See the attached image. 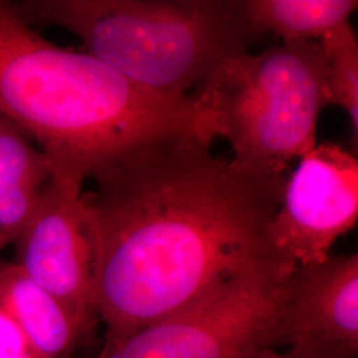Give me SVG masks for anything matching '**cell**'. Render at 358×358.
<instances>
[{
  "label": "cell",
  "instance_id": "1",
  "mask_svg": "<svg viewBox=\"0 0 358 358\" xmlns=\"http://www.w3.org/2000/svg\"><path fill=\"white\" fill-rule=\"evenodd\" d=\"M81 192L105 343L162 320L273 262L268 224L285 176L243 171L192 136L150 142L100 169Z\"/></svg>",
  "mask_w": 358,
  "mask_h": 358
},
{
  "label": "cell",
  "instance_id": "2",
  "mask_svg": "<svg viewBox=\"0 0 358 358\" xmlns=\"http://www.w3.org/2000/svg\"><path fill=\"white\" fill-rule=\"evenodd\" d=\"M0 115L50 158L52 179L76 192L140 146L199 140L192 97L155 94L85 52L53 44L8 1H0Z\"/></svg>",
  "mask_w": 358,
  "mask_h": 358
},
{
  "label": "cell",
  "instance_id": "3",
  "mask_svg": "<svg viewBox=\"0 0 358 358\" xmlns=\"http://www.w3.org/2000/svg\"><path fill=\"white\" fill-rule=\"evenodd\" d=\"M28 23L57 26L84 52L145 90L187 99L255 40L242 0H24Z\"/></svg>",
  "mask_w": 358,
  "mask_h": 358
},
{
  "label": "cell",
  "instance_id": "4",
  "mask_svg": "<svg viewBox=\"0 0 358 358\" xmlns=\"http://www.w3.org/2000/svg\"><path fill=\"white\" fill-rule=\"evenodd\" d=\"M190 97L201 141L226 138L234 166L285 176L316 146L317 122L329 105L327 59L319 41L247 52L224 62Z\"/></svg>",
  "mask_w": 358,
  "mask_h": 358
},
{
  "label": "cell",
  "instance_id": "5",
  "mask_svg": "<svg viewBox=\"0 0 358 358\" xmlns=\"http://www.w3.org/2000/svg\"><path fill=\"white\" fill-rule=\"evenodd\" d=\"M289 275L273 262L245 271L177 313L103 343L99 358L266 357L280 348Z\"/></svg>",
  "mask_w": 358,
  "mask_h": 358
},
{
  "label": "cell",
  "instance_id": "6",
  "mask_svg": "<svg viewBox=\"0 0 358 358\" xmlns=\"http://www.w3.org/2000/svg\"><path fill=\"white\" fill-rule=\"evenodd\" d=\"M357 220V157L336 143L316 145L287 177L267 229L269 257L288 275L320 263Z\"/></svg>",
  "mask_w": 358,
  "mask_h": 358
},
{
  "label": "cell",
  "instance_id": "7",
  "mask_svg": "<svg viewBox=\"0 0 358 358\" xmlns=\"http://www.w3.org/2000/svg\"><path fill=\"white\" fill-rule=\"evenodd\" d=\"M81 192L48 180L34 217L13 243V262L65 308L85 337L99 316L93 248Z\"/></svg>",
  "mask_w": 358,
  "mask_h": 358
},
{
  "label": "cell",
  "instance_id": "8",
  "mask_svg": "<svg viewBox=\"0 0 358 358\" xmlns=\"http://www.w3.org/2000/svg\"><path fill=\"white\" fill-rule=\"evenodd\" d=\"M280 346L303 358H357V254L331 255L287 278Z\"/></svg>",
  "mask_w": 358,
  "mask_h": 358
},
{
  "label": "cell",
  "instance_id": "9",
  "mask_svg": "<svg viewBox=\"0 0 358 358\" xmlns=\"http://www.w3.org/2000/svg\"><path fill=\"white\" fill-rule=\"evenodd\" d=\"M0 307L13 317L38 358H72L83 338L65 308L7 260H0Z\"/></svg>",
  "mask_w": 358,
  "mask_h": 358
},
{
  "label": "cell",
  "instance_id": "10",
  "mask_svg": "<svg viewBox=\"0 0 358 358\" xmlns=\"http://www.w3.org/2000/svg\"><path fill=\"white\" fill-rule=\"evenodd\" d=\"M52 176L50 158L0 115V251L24 231Z\"/></svg>",
  "mask_w": 358,
  "mask_h": 358
},
{
  "label": "cell",
  "instance_id": "11",
  "mask_svg": "<svg viewBox=\"0 0 358 358\" xmlns=\"http://www.w3.org/2000/svg\"><path fill=\"white\" fill-rule=\"evenodd\" d=\"M252 38L275 34L282 43L320 41L349 23L356 0H242Z\"/></svg>",
  "mask_w": 358,
  "mask_h": 358
},
{
  "label": "cell",
  "instance_id": "12",
  "mask_svg": "<svg viewBox=\"0 0 358 358\" xmlns=\"http://www.w3.org/2000/svg\"><path fill=\"white\" fill-rule=\"evenodd\" d=\"M327 59L329 105L349 115L355 142L358 136V41L350 23L333 29L319 41Z\"/></svg>",
  "mask_w": 358,
  "mask_h": 358
},
{
  "label": "cell",
  "instance_id": "13",
  "mask_svg": "<svg viewBox=\"0 0 358 358\" xmlns=\"http://www.w3.org/2000/svg\"><path fill=\"white\" fill-rule=\"evenodd\" d=\"M0 358H38L13 317L0 307Z\"/></svg>",
  "mask_w": 358,
  "mask_h": 358
},
{
  "label": "cell",
  "instance_id": "14",
  "mask_svg": "<svg viewBox=\"0 0 358 358\" xmlns=\"http://www.w3.org/2000/svg\"><path fill=\"white\" fill-rule=\"evenodd\" d=\"M263 358H303L299 356L297 353H294V350H288V349H282V350H275L271 352L266 357Z\"/></svg>",
  "mask_w": 358,
  "mask_h": 358
}]
</instances>
